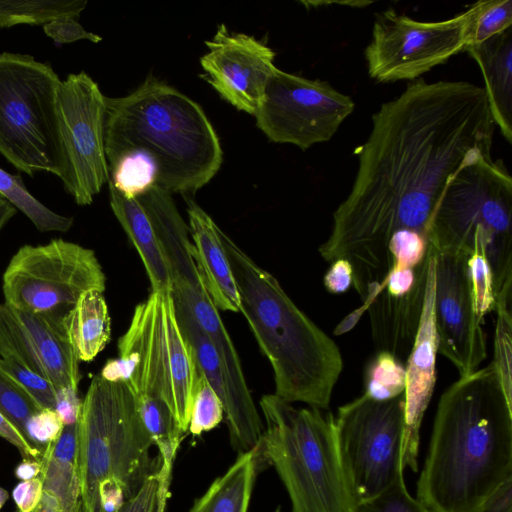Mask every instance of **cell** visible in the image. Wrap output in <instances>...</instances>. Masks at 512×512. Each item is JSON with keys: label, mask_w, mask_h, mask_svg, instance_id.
I'll return each mask as SVG.
<instances>
[{"label": "cell", "mask_w": 512, "mask_h": 512, "mask_svg": "<svg viewBox=\"0 0 512 512\" xmlns=\"http://www.w3.org/2000/svg\"><path fill=\"white\" fill-rule=\"evenodd\" d=\"M81 402L76 391L69 389L58 390L55 411L64 426L72 425L77 422Z\"/></svg>", "instance_id": "c3c4849f"}, {"label": "cell", "mask_w": 512, "mask_h": 512, "mask_svg": "<svg viewBox=\"0 0 512 512\" xmlns=\"http://www.w3.org/2000/svg\"><path fill=\"white\" fill-rule=\"evenodd\" d=\"M16 512V511H15Z\"/></svg>", "instance_id": "680465c9"}, {"label": "cell", "mask_w": 512, "mask_h": 512, "mask_svg": "<svg viewBox=\"0 0 512 512\" xmlns=\"http://www.w3.org/2000/svg\"><path fill=\"white\" fill-rule=\"evenodd\" d=\"M40 461L43 490L59 501L64 512H77L81 496L77 422L64 426L60 437L45 447Z\"/></svg>", "instance_id": "d4e9b609"}, {"label": "cell", "mask_w": 512, "mask_h": 512, "mask_svg": "<svg viewBox=\"0 0 512 512\" xmlns=\"http://www.w3.org/2000/svg\"><path fill=\"white\" fill-rule=\"evenodd\" d=\"M354 108L353 100L328 82L276 68L255 118L270 141L306 150L330 140Z\"/></svg>", "instance_id": "4fadbf2b"}, {"label": "cell", "mask_w": 512, "mask_h": 512, "mask_svg": "<svg viewBox=\"0 0 512 512\" xmlns=\"http://www.w3.org/2000/svg\"><path fill=\"white\" fill-rule=\"evenodd\" d=\"M16 212L17 209L0 196V233Z\"/></svg>", "instance_id": "db71d44e"}, {"label": "cell", "mask_w": 512, "mask_h": 512, "mask_svg": "<svg viewBox=\"0 0 512 512\" xmlns=\"http://www.w3.org/2000/svg\"><path fill=\"white\" fill-rule=\"evenodd\" d=\"M419 266L420 265L416 268L403 269L391 268L380 284L379 290L383 289L394 297L405 295L413 288L416 282Z\"/></svg>", "instance_id": "f6af8a7d"}, {"label": "cell", "mask_w": 512, "mask_h": 512, "mask_svg": "<svg viewBox=\"0 0 512 512\" xmlns=\"http://www.w3.org/2000/svg\"><path fill=\"white\" fill-rule=\"evenodd\" d=\"M404 394L385 401L362 395L335 417L344 466L358 506L403 475Z\"/></svg>", "instance_id": "8fae6325"}, {"label": "cell", "mask_w": 512, "mask_h": 512, "mask_svg": "<svg viewBox=\"0 0 512 512\" xmlns=\"http://www.w3.org/2000/svg\"><path fill=\"white\" fill-rule=\"evenodd\" d=\"M427 249L428 241L421 234L410 230L396 231L388 242L392 268H416L425 259Z\"/></svg>", "instance_id": "ab89813d"}, {"label": "cell", "mask_w": 512, "mask_h": 512, "mask_svg": "<svg viewBox=\"0 0 512 512\" xmlns=\"http://www.w3.org/2000/svg\"><path fill=\"white\" fill-rule=\"evenodd\" d=\"M66 335L79 361H92L107 345L111 320L103 292L80 296L63 319Z\"/></svg>", "instance_id": "484cf974"}, {"label": "cell", "mask_w": 512, "mask_h": 512, "mask_svg": "<svg viewBox=\"0 0 512 512\" xmlns=\"http://www.w3.org/2000/svg\"><path fill=\"white\" fill-rule=\"evenodd\" d=\"M0 364L40 408L55 410L58 390L49 380L20 364L8 354L0 355Z\"/></svg>", "instance_id": "8d00e7d4"}, {"label": "cell", "mask_w": 512, "mask_h": 512, "mask_svg": "<svg viewBox=\"0 0 512 512\" xmlns=\"http://www.w3.org/2000/svg\"><path fill=\"white\" fill-rule=\"evenodd\" d=\"M117 348L118 358L107 361L99 375L125 381L134 396L164 401L185 434L199 371L179 327L171 290L151 292L135 307Z\"/></svg>", "instance_id": "52a82bcc"}, {"label": "cell", "mask_w": 512, "mask_h": 512, "mask_svg": "<svg viewBox=\"0 0 512 512\" xmlns=\"http://www.w3.org/2000/svg\"><path fill=\"white\" fill-rule=\"evenodd\" d=\"M107 183L111 209L143 262L151 292L171 290L170 273L145 210L137 199L125 198Z\"/></svg>", "instance_id": "cb8c5ba5"}, {"label": "cell", "mask_w": 512, "mask_h": 512, "mask_svg": "<svg viewBox=\"0 0 512 512\" xmlns=\"http://www.w3.org/2000/svg\"><path fill=\"white\" fill-rule=\"evenodd\" d=\"M465 51L482 71L484 91L494 124L508 143L512 141V29Z\"/></svg>", "instance_id": "603a6c76"}, {"label": "cell", "mask_w": 512, "mask_h": 512, "mask_svg": "<svg viewBox=\"0 0 512 512\" xmlns=\"http://www.w3.org/2000/svg\"><path fill=\"white\" fill-rule=\"evenodd\" d=\"M483 512H512V478L490 495Z\"/></svg>", "instance_id": "681fc988"}, {"label": "cell", "mask_w": 512, "mask_h": 512, "mask_svg": "<svg viewBox=\"0 0 512 512\" xmlns=\"http://www.w3.org/2000/svg\"><path fill=\"white\" fill-rule=\"evenodd\" d=\"M49 380L57 390L78 391L79 360L65 332L63 319L12 308L0 302V355Z\"/></svg>", "instance_id": "e0dca14e"}, {"label": "cell", "mask_w": 512, "mask_h": 512, "mask_svg": "<svg viewBox=\"0 0 512 512\" xmlns=\"http://www.w3.org/2000/svg\"><path fill=\"white\" fill-rule=\"evenodd\" d=\"M469 283L478 318L495 309L493 276L490 265L484 255L473 253L467 260Z\"/></svg>", "instance_id": "74e56055"}, {"label": "cell", "mask_w": 512, "mask_h": 512, "mask_svg": "<svg viewBox=\"0 0 512 512\" xmlns=\"http://www.w3.org/2000/svg\"><path fill=\"white\" fill-rule=\"evenodd\" d=\"M192 255L204 286L218 310L240 312V296L227 258L221 229L197 202L184 195Z\"/></svg>", "instance_id": "44dd1931"}, {"label": "cell", "mask_w": 512, "mask_h": 512, "mask_svg": "<svg viewBox=\"0 0 512 512\" xmlns=\"http://www.w3.org/2000/svg\"><path fill=\"white\" fill-rule=\"evenodd\" d=\"M105 287L106 277L95 252L61 238L20 247L2 276L5 304L60 319L82 294L104 292Z\"/></svg>", "instance_id": "30bf717a"}, {"label": "cell", "mask_w": 512, "mask_h": 512, "mask_svg": "<svg viewBox=\"0 0 512 512\" xmlns=\"http://www.w3.org/2000/svg\"><path fill=\"white\" fill-rule=\"evenodd\" d=\"M43 30L47 36L56 43H72L79 40H88L98 43L102 38L92 32L86 31L82 25L73 17H61L45 25Z\"/></svg>", "instance_id": "b9f144b4"}, {"label": "cell", "mask_w": 512, "mask_h": 512, "mask_svg": "<svg viewBox=\"0 0 512 512\" xmlns=\"http://www.w3.org/2000/svg\"><path fill=\"white\" fill-rule=\"evenodd\" d=\"M511 478L512 403L490 363L439 399L416 499L428 512H483Z\"/></svg>", "instance_id": "7a4b0ae2"}, {"label": "cell", "mask_w": 512, "mask_h": 512, "mask_svg": "<svg viewBox=\"0 0 512 512\" xmlns=\"http://www.w3.org/2000/svg\"><path fill=\"white\" fill-rule=\"evenodd\" d=\"M8 499H9L8 491L5 488L0 486V510L6 504Z\"/></svg>", "instance_id": "9f6ffc18"}, {"label": "cell", "mask_w": 512, "mask_h": 512, "mask_svg": "<svg viewBox=\"0 0 512 512\" xmlns=\"http://www.w3.org/2000/svg\"><path fill=\"white\" fill-rule=\"evenodd\" d=\"M43 482L41 477L27 481H20L12 491V498L18 512H33L43 495Z\"/></svg>", "instance_id": "ee69618b"}, {"label": "cell", "mask_w": 512, "mask_h": 512, "mask_svg": "<svg viewBox=\"0 0 512 512\" xmlns=\"http://www.w3.org/2000/svg\"><path fill=\"white\" fill-rule=\"evenodd\" d=\"M465 12L450 19L423 22L393 9L376 16L365 49L368 73L378 82L414 80L464 51Z\"/></svg>", "instance_id": "5bb4252c"}, {"label": "cell", "mask_w": 512, "mask_h": 512, "mask_svg": "<svg viewBox=\"0 0 512 512\" xmlns=\"http://www.w3.org/2000/svg\"><path fill=\"white\" fill-rule=\"evenodd\" d=\"M137 200L155 231L170 273L171 286L188 284L195 288L204 287L192 255L193 243L188 237V225L178 212L171 193L154 185Z\"/></svg>", "instance_id": "7402d4cb"}, {"label": "cell", "mask_w": 512, "mask_h": 512, "mask_svg": "<svg viewBox=\"0 0 512 512\" xmlns=\"http://www.w3.org/2000/svg\"><path fill=\"white\" fill-rule=\"evenodd\" d=\"M221 240L239 291L240 312L272 366L274 394L288 403L327 410L343 369L338 346L223 231Z\"/></svg>", "instance_id": "277c9868"}, {"label": "cell", "mask_w": 512, "mask_h": 512, "mask_svg": "<svg viewBox=\"0 0 512 512\" xmlns=\"http://www.w3.org/2000/svg\"><path fill=\"white\" fill-rule=\"evenodd\" d=\"M105 97L84 71L69 74L58 92V177L80 206L90 205L109 180L104 145Z\"/></svg>", "instance_id": "7c38bea8"}, {"label": "cell", "mask_w": 512, "mask_h": 512, "mask_svg": "<svg viewBox=\"0 0 512 512\" xmlns=\"http://www.w3.org/2000/svg\"><path fill=\"white\" fill-rule=\"evenodd\" d=\"M64 424L52 409H41L33 415L26 426V437L33 447L43 452L48 444L61 435Z\"/></svg>", "instance_id": "60d3db41"}, {"label": "cell", "mask_w": 512, "mask_h": 512, "mask_svg": "<svg viewBox=\"0 0 512 512\" xmlns=\"http://www.w3.org/2000/svg\"><path fill=\"white\" fill-rule=\"evenodd\" d=\"M17 512V511H16Z\"/></svg>", "instance_id": "91938a15"}, {"label": "cell", "mask_w": 512, "mask_h": 512, "mask_svg": "<svg viewBox=\"0 0 512 512\" xmlns=\"http://www.w3.org/2000/svg\"><path fill=\"white\" fill-rule=\"evenodd\" d=\"M199 371V370H198ZM224 407L221 399L208 380L199 372L188 431L199 436L215 428L223 419Z\"/></svg>", "instance_id": "d590c367"}, {"label": "cell", "mask_w": 512, "mask_h": 512, "mask_svg": "<svg viewBox=\"0 0 512 512\" xmlns=\"http://www.w3.org/2000/svg\"><path fill=\"white\" fill-rule=\"evenodd\" d=\"M427 241L437 251L484 255L495 302L511 297L512 178L501 161L481 153L454 173L430 219Z\"/></svg>", "instance_id": "8992f818"}, {"label": "cell", "mask_w": 512, "mask_h": 512, "mask_svg": "<svg viewBox=\"0 0 512 512\" xmlns=\"http://www.w3.org/2000/svg\"><path fill=\"white\" fill-rule=\"evenodd\" d=\"M86 0H0V28L45 25L61 17H79Z\"/></svg>", "instance_id": "83f0119b"}, {"label": "cell", "mask_w": 512, "mask_h": 512, "mask_svg": "<svg viewBox=\"0 0 512 512\" xmlns=\"http://www.w3.org/2000/svg\"><path fill=\"white\" fill-rule=\"evenodd\" d=\"M305 5H314V6H320V5H329V4H340V5H348L355 8H364L373 2L371 1H344V2H327V1H316V2H302Z\"/></svg>", "instance_id": "11a10c76"}, {"label": "cell", "mask_w": 512, "mask_h": 512, "mask_svg": "<svg viewBox=\"0 0 512 512\" xmlns=\"http://www.w3.org/2000/svg\"><path fill=\"white\" fill-rule=\"evenodd\" d=\"M465 15L466 50L511 28L512 1H479L465 11Z\"/></svg>", "instance_id": "d6a6232c"}, {"label": "cell", "mask_w": 512, "mask_h": 512, "mask_svg": "<svg viewBox=\"0 0 512 512\" xmlns=\"http://www.w3.org/2000/svg\"><path fill=\"white\" fill-rule=\"evenodd\" d=\"M324 286L328 292L339 294L346 292L353 283V269L344 259L332 262L331 267L324 275Z\"/></svg>", "instance_id": "bcb514c9"}, {"label": "cell", "mask_w": 512, "mask_h": 512, "mask_svg": "<svg viewBox=\"0 0 512 512\" xmlns=\"http://www.w3.org/2000/svg\"><path fill=\"white\" fill-rule=\"evenodd\" d=\"M260 407L265 428L258 456L275 468L292 512H357L333 414L296 408L275 394L264 395Z\"/></svg>", "instance_id": "5b68a950"}, {"label": "cell", "mask_w": 512, "mask_h": 512, "mask_svg": "<svg viewBox=\"0 0 512 512\" xmlns=\"http://www.w3.org/2000/svg\"><path fill=\"white\" fill-rule=\"evenodd\" d=\"M104 145L107 163L138 150L158 170L157 184L187 195L206 185L221 167L218 135L194 100L148 75L132 93L105 97Z\"/></svg>", "instance_id": "3957f363"}, {"label": "cell", "mask_w": 512, "mask_h": 512, "mask_svg": "<svg viewBox=\"0 0 512 512\" xmlns=\"http://www.w3.org/2000/svg\"><path fill=\"white\" fill-rule=\"evenodd\" d=\"M357 512H428L408 492L403 475L376 497L361 503Z\"/></svg>", "instance_id": "f35d334b"}, {"label": "cell", "mask_w": 512, "mask_h": 512, "mask_svg": "<svg viewBox=\"0 0 512 512\" xmlns=\"http://www.w3.org/2000/svg\"><path fill=\"white\" fill-rule=\"evenodd\" d=\"M77 427L82 512H98L102 480L116 479L129 499L159 469L151 457L153 441L125 381L94 376L81 402Z\"/></svg>", "instance_id": "ba28073f"}, {"label": "cell", "mask_w": 512, "mask_h": 512, "mask_svg": "<svg viewBox=\"0 0 512 512\" xmlns=\"http://www.w3.org/2000/svg\"><path fill=\"white\" fill-rule=\"evenodd\" d=\"M427 254V253H426ZM427 256L420 264L413 288L394 297L380 289L363 305L367 310L377 351L391 353L404 364L412 349L423 310Z\"/></svg>", "instance_id": "ffe728a7"}, {"label": "cell", "mask_w": 512, "mask_h": 512, "mask_svg": "<svg viewBox=\"0 0 512 512\" xmlns=\"http://www.w3.org/2000/svg\"><path fill=\"white\" fill-rule=\"evenodd\" d=\"M173 466L167 464H160V484H159V501L157 512H165L167 500L169 498V487L171 482Z\"/></svg>", "instance_id": "816d5d0a"}, {"label": "cell", "mask_w": 512, "mask_h": 512, "mask_svg": "<svg viewBox=\"0 0 512 512\" xmlns=\"http://www.w3.org/2000/svg\"><path fill=\"white\" fill-rule=\"evenodd\" d=\"M171 293L192 314L213 342L221 359L225 382L224 414L232 447L239 453L258 447L264 425L247 386L231 337L205 287L175 284Z\"/></svg>", "instance_id": "2e32d148"}, {"label": "cell", "mask_w": 512, "mask_h": 512, "mask_svg": "<svg viewBox=\"0 0 512 512\" xmlns=\"http://www.w3.org/2000/svg\"><path fill=\"white\" fill-rule=\"evenodd\" d=\"M208 52L200 64L209 84L239 111L255 116L276 66L275 53L264 42L244 33H231L224 24L205 42Z\"/></svg>", "instance_id": "ac0fdd59"}, {"label": "cell", "mask_w": 512, "mask_h": 512, "mask_svg": "<svg viewBox=\"0 0 512 512\" xmlns=\"http://www.w3.org/2000/svg\"><path fill=\"white\" fill-rule=\"evenodd\" d=\"M159 469L151 473L138 491L127 500L128 512H157L159 501Z\"/></svg>", "instance_id": "7bdbcfd3"}, {"label": "cell", "mask_w": 512, "mask_h": 512, "mask_svg": "<svg viewBox=\"0 0 512 512\" xmlns=\"http://www.w3.org/2000/svg\"><path fill=\"white\" fill-rule=\"evenodd\" d=\"M432 249L435 255L437 352L457 368L460 377L467 376L478 370L487 355L483 320L475 313L471 294L469 257Z\"/></svg>", "instance_id": "9a60e30c"}, {"label": "cell", "mask_w": 512, "mask_h": 512, "mask_svg": "<svg viewBox=\"0 0 512 512\" xmlns=\"http://www.w3.org/2000/svg\"><path fill=\"white\" fill-rule=\"evenodd\" d=\"M134 397L140 418L159 450L161 463L173 465L184 433L164 401L147 395Z\"/></svg>", "instance_id": "f1b7e54d"}, {"label": "cell", "mask_w": 512, "mask_h": 512, "mask_svg": "<svg viewBox=\"0 0 512 512\" xmlns=\"http://www.w3.org/2000/svg\"><path fill=\"white\" fill-rule=\"evenodd\" d=\"M62 80L50 64L0 54V154L19 171L60 173L57 97Z\"/></svg>", "instance_id": "9c48e42d"}, {"label": "cell", "mask_w": 512, "mask_h": 512, "mask_svg": "<svg viewBox=\"0 0 512 512\" xmlns=\"http://www.w3.org/2000/svg\"><path fill=\"white\" fill-rule=\"evenodd\" d=\"M0 196L21 211L40 232H67L73 218L60 215L37 200L25 187L19 175L0 168Z\"/></svg>", "instance_id": "f546056e"}, {"label": "cell", "mask_w": 512, "mask_h": 512, "mask_svg": "<svg viewBox=\"0 0 512 512\" xmlns=\"http://www.w3.org/2000/svg\"><path fill=\"white\" fill-rule=\"evenodd\" d=\"M109 182L127 199H137L157 184L158 170L147 154L132 150L108 162Z\"/></svg>", "instance_id": "4dcf8cb0"}, {"label": "cell", "mask_w": 512, "mask_h": 512, "mask_svg": "<svg viewBox=\"0 0 512 512\" xmlns=\"http://www.w3.org/2000/svg\"><path fill=\"white\" fill-rule=\"evenodd\" d=\"M42 464L40 460L23 458L15 467L14 474L19 481H27L40 476Z\"/></svg>", "instance_id": "f907efd6"}, {"label": "cell", "mask_w": 512, "mask_h": 512, "mask_svg": "<svg viewBox=\"0 0 512 512\" xmlns=\"http://www.w3.org/2000/svg\"><path fill=\"white\" fill-rule=\"evenodd\" d=\"M0 437L12 444L22 458L40 460L42 452L33 447L19 429L0 411Z\"/></svg>", "instance_id": "7dc6e473"}, {"label": "cell", "mask_w": 512, "mask_h": 512, "mask_svg": "<svg viewBox=\"0 0 512 512\" xmlns=\"http://www.w3.org/2000/svg\"><path fill=\"white\" fill-rule=\"evenodd\" d=\"M275 512H280V509L278 508Z\"/></svg>", "instance_id": "6f0895ef"}, {"label": "cell", "mask_w": 512, "mask_h": 512, "mask_svg": "<svg viewBox=\"0 0 512 512\" xmlns=\"http://www.w3.org/2000/svg\"><path fill=\"white\" fill-rule=\"evenodd\" d=\"M497 313L494 361L500 384L507 400L512 403L511 364H512V314L511 299L498 300L495 304Z\"/></svg>", "instance_id": "836d02e7"}, {"label": "cell", "mask_w": 512, "mask_h": 512, "mask_svg": "<svg viewBox=\"0 0 512 512\" xmlns=\"http://www.w3.org/2000/svg\"><path fill=\"white\" fill-rule=\"evenodd\" d=\"M364 395L378 401L396 398L405 391V364L386 351H377L364 369Z\"/></svg>", "instance_id": "1f68e13d"}, {"label": "cell", "mask_w": 512, "mask_h": 512, "mask_svg": "<svg viewBox=\"0 0 512 512\" xmlns=\"http://www.w3.org/2000/svg\"><path fill=\"white\" fill-rule=\"evenodd\" d=\"M41 409L0 364V411L19 429L26 439L27 423Z\"/></svg>", "instance_id": "e575fe53"}, {"label": "cell", "mask_w": 512, "mask_h": 512, "mask_svg": "<svg viewBox=\"0 0 512 512\" xmlns=\"http://www.w3.org/2000/svg\"><path fill=\"white\" fill-rule=\"evenodd\" d=\"M427 272L423 310L418 331L407 358L404 391L405 412L402 467L418 472L420 427L436 381L437 337L434 321L435 255L427 249Z\"/></svg>", "instance_id": "d6986e66"}, {"label": "cell", "mask_w": 512, "mask_h": 512, "mask_svg": "<svg viewBox=\"0 0 512 512\" xmlns=\"http://www.w3.org/2000/svg\"><path fill=\"white\" fill-rule=\"evenodd\" d=\"M18 512V511H17ZM33 512H64L59 501L51 494L43 491L42 498ZM77 512L81 511V504Z\"/></svg>", "instance_id": "f5cc1de1"}, {"label": "cell", "mask_w": 512, "mask_h": 512, "mask_svg": "<svg viewBox=\"0 0 512 512\" xmlns=\"http://www.w3.org/2000/svg\"><path fill=\"white\" fill-rule=\"evenodd\" d=\"M258 460V447L239 453L232 466L210 484L188 512H247Z\"/></svg>", "instance_id": "4316f807"}, {"label": "cell", "mask_w": 512, "mask_h": 512, "mask_svg": "<svg viewBox=\"0 0 512 512\" xmlns=\"http://www.w3.org/2000/svg\"><path fill=\"white\" fill-rule=\"evenodd\" d=\"M494 128L484 89L465 81H414L373 114L368 139L355 151L352 189L319 247L325 261L351 264L362 301L392 268L393 233L427 239L448 181L471 158L491 153Z\"/></svg>", "instance_id": "6da1fadb"}]
</instances>
